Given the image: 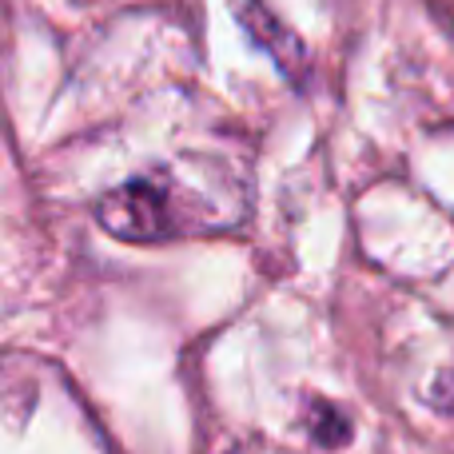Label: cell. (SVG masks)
I'll return each mask as SVG.
<instances>
[{"instance_id": "obj_1", "label": "cell", "mask_w": 454, "mask_h": 454, "mask_svg": "<svg viewBox=\"0 0 454 454\" xmlns=\"http://www.w3.org/2000/svg\"><path fill=\"white\" fill-rule=\"evenodd\" d=\"M96 220L108 235L124 243H156L184 231H200L207 223L200 212V200L168 172H152L140 180H128L124 188H112L96 207Z\"/></svg>"}, {"instance_id": "obj_2", "label": "cell", "mask_w": 454, "mask_h": 454, "mask_svg": "<svg viewBox=\"0 0 454 454\" xmlns=\"http://www.w3.org/2000/svg\"><path fill=\"white\" fill-rule=\"evenodd\" d=\"M231 12H235V20L243 24V32L255 40V48H263V52L271 56L275 68H279L283 76L295 80V84L307 76V68H311L307 44L263 4V0H231Z\"/></svg>"}, {"instance_id": "obj_3", "label": "cell", "mask_w": 454, "mask_h": 454, "mask_svg": "<svg viewBox=\"0 0 454 454\" xmlns=\"http://www.w3.org/2000/svg\"><path fill=\"white\" fill-rule=\"evenodd\" d=\"M307 427H311V439L319 442V447L335 450V447H343V442H351V423H347V415L323 399H315L311 407H307Z\"/></svg>"}, {"instance_id": "obj_4", "label": "cell", "mask_w": 454, "mask_h": 454, "mask_svg": "<svg viewBox=\"0 0 454 454\" xmlns=\"http://www.w3.org/2000/svg\"><path fill=\"white\" fill-rule=\"evenodd\" d=\"M427 399H431L434 411H442V415H454V363L450 367H442L439 375H434L431 391H427Z\"/></svg>"}]
</instances>
